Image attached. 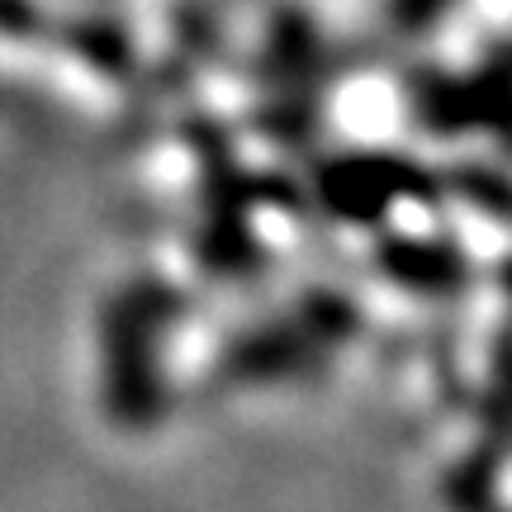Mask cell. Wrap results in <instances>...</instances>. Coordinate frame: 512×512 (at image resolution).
Masks as SVG:
<instances>
[{
  "label": "cell",
  "mask_w": 512,
  "mask_h": 512,
  "mask_svg": "<svg viewBox=\"0 0 512 512\" xmlns=\"http://www.w3.org/2000/svg\"><path fill=\"white\" fill-rule=\"evenodd\" d=\"M166 337H171V304L157 290H124L105 309L100 328V366L110 408L143 422L166 403Z\"/></svg>",
  "instance_id": "6da1fadb"
},
{
  "label": "cell",
  "mask_w": 512,
  "mask_h": 512,
  "mask_svg": "<svg viewBox=\"0 0 512 512\" xmlns=\"http://www.w3.org/2000/svg\"><path fill=\"white\" fill-rule=\"evenodd\" d=\"M451 5L456 0H394V24L403 34H427V29H437Z\"/></svg>",
  "instance_id": "7a4b0ae2"
}]
</instances>
